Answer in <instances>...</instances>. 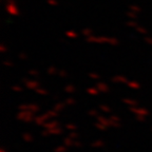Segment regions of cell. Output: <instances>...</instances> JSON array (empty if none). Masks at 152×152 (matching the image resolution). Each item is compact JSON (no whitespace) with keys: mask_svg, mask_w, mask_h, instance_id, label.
Here are the masks:
<instances>
[{"mask_svg":"<svg viewBox=\"0 0 152 152\" xmlns=\"http://www.w3.org/2000/svg\"><path fill=\"white\" fill-rule=\"evenodd\" d=\"M130 111L132 112V113H134L135 115H144V116H147L149 114V110L139 107H130Z\"/></svg>","mask_w":152,"mask_h":152,"instance_id":"cell-6","label":"cell"},{"mask_svg":"<svg viewBox=\"0 0 152 152\" xmlns=\"http://www.w3.org/2000/svg\"><path fill=\"white\" fill-rule=\"evenodd\" d=\"M39 110H40V107L37 104H33V103L29 104V111L33 112V113H37V112H39Z\"/></svg>","mask_w":152,"mask_h":152,"instance_id":"cell-14","label":"cell"},{"mask_svg":"<svg viewBox=\"0 0 152 152\" xmlns=\"http://www.w3.org/2000/svg\"><path fill=\"white\" fill-rule=\"evenodd\" d=\"M42 127H43L45 129H48V130L53 129V128H56V127H60V122H58V120H56V119H50V120H48Z\"/></svg>","mask_w":152,"mask_h":152,"instance_id":"cell-7","label":"cell"},{"mask_svg":"<svg viewBox=\"0 0 152 152\" xmlns=\"http://www.w3.org/2000/svg\"><path fill=\"white\" fill-rule=\"evenodd\" d=\"M82 146V144L80 143V141H74V147H76V148H80Z\"/></svg>","mask_w":152,"mask_h":152,"instance_id":"cell-49","label":"cell"},{"mask_svg":"<svg viewBox=\"0 0 152 152\" xmlns=\"http://www.w3.org/2000/svg\"><path fill=\"white\" fill-rule=\"evenodd\" d=\"M48 3L50 5H52V7H55V5L58 4V2H57V0H48Z\"/></svg>","mask_w":152,"mask_h":152,"instance_id":"cell-47","label":"cell"},{"mask_svg":"<svg viewBox=\"0 0 152 152\" xmlns=\"http://www.w3.org/2000/svg\"><path fill=\"white\" fill-rule=\"evenodd\" d=\"M95 127H96L98 130H101V131H105V130L107 129V127L105 126V125H103V124H100V122H98L95 124Z\"/></svg>","mask_w":152,"mask_h":152,"instance_id":"cell-33","label":"cell"},{"mask_svg":"<svg viewBox=\"0 0 152 152\" xmlns=\"http://www.w3.org/2000/svg\"><path fill=\"white\" fill-rule=\"evenodd\" d=\"M127 26H131V28H136L138 24L136 23V21H135V20H130V21H128V22H127Z\"/></svg>","mask_w":152,"mask_h":152,"instance_id":"cell-39","label":"cell"},{"mask_svg":"<svg viewBox=\"0 0 152 152\" xmlns=\"http://www.w3.org/2000/svg\"><path fill=\"white\" fill-rule=\"evenodd\" d=\"M110 120H111V119H110ZM111 127H113V128H118V127H120V124H119V122H116L111 120Z\"/></svg>","mask_w":152,"mask_h":152,"instance_id":"cell-48","label":"cell"},{"mask_svg":"<svg viewBox=\"0 0 152 152\" xmlns=\"http://www.w3.org/2000/svg\"><path fill=\"white\" fill-rule=\"evenodd\" d=\"M89 77L91 79H94V80H98L100 78V76L97 73H89Z\"/></svg>","mask_w":152,"mask_h":152,"instance_id":"cell-34","label":"cell"},{"mask_svg":"<svg viewBox=\"0 0 152 152\" xmlns=\"http://www.w3.org/2000/svg\"><path fill=\"white\" fill-rule=\"evenodd\" d=\"M19 58L21 60H26V58H28V55H26V53H23V52H21L20 54H19Z\"/></svg>","mask_w":152,"mask_h":152,"instance_id":"cell-46","label":"cell"},{"mask_svg":"<svg viewBox=\"0 0 152 152\" xmlns=\"http://www.w3.org/2000/svg\"><path fill=\"white\" fill-rule=\"evenodd\" d=\"M130 11L134 12V13H136V14H138V13H141V8L139 7H137V5H130L129 7Z\"/></svg>","mask_w":152,"mask_h":152,"instance_id":"cell-30","label":"cell"},{"mask_svg":"<svg viewBox=\"0 0 152 152\" xmlns=\"http://www.w3.org/2000/svg\"><path fill=\"white\" fill-rule=\"evenodd\" d=\"M145 41H146L148 45H152V37H145Z\"/></svg>","mask_w":152,"mask_h":152,"instance_id":"cell-50","label":"cell"},{"mask_svg":"<svg viewBox=\"0 0 152 152\" xmlns=\"http://www.w3.org/2000/svg\"><path fill=\"white\" fill-rule=\"evenodd\" d=\"M96 88L98 89V91L101 93H107V92H109V90H110L109 86H108L107 84H105V82H98L96 85Z\"/></svg>","mask_w":152,"mask_h":152,"instance_id":"cell-10","label":"cell"},{"mask_svg":"<svg viewBox=\"0 0 152 152\" xmlns=\"http://www.w3.org/2000/svg\"><path fill=\"white\" fill-rule=\"evenodd\" d=\"M104 141H101V139H97V141H94L92 143V144H91V146H92V147H94V148H100V147H103V146H104Z\"/></svg>","mask_w":152,"mask_h":152,"instance_id":"cell-20","label":"cell"},{"mask_svg":"<svg viewBox=\"0 0 152 152\" xmlns=\"http://www.w3.org/2000/svg\"><path fill=\"white\" fill-rule=\"evenodd\" d=\"M127 86L129 87L130 89H133V90H138L141 88V85L137 82H134V80H129L128 84H127Z\"/></svg>","mask_w":152,"mask_h":152,"instance_id":"cell-13","label":"cell"},{"mask_svg":"<svg viewBox=\"0 0 152 152\" xmlns=\"http://www.w3.org/2000/svg\"><path fill=\"white\" fill-rule=\"evenodd\" d=\"M135 30H136L137 33H139V34H147V30L141 26H137L136 28H135Z\"/></svg>","mask_w":152,"mask_h":152,"instance_id":"cell-29","label":"cell"},{"mask_svg":"<svg viewBox=\"0 0 152 152\" xmlns=\"http://www.w3.org/2000/svg\"><path fill=\"white\" fill-rule=\"evenodd\" d=\"M109 118L111 119V120H113V122H120V118H119L118 116H116V115H111Z\"/></svg>","mask_w":152,"mask_h":152,"instance_id":"cell-44","label":"cell"},{"mask_svg":"<svg viewBox=\"0 0 152 152\" xmlns=\"http://www.w3.org/2000/svg\"><path fill=\"white\" fill-rule=\"evenodd\" d=\"M29 74L31 76H34V77H39V72L37 70H30L29 71Z\"/></svg>","mask_w":152,"mask_h":152,"instance_id":"cell-36","label":"cell"},{"mask_svg":"<svg viewBox=\"0 0 152 152\" xmlns=\"http://www.w3.org/2000/svg\"><path fill=\"white\" fill-rule=\"evenodd\" d=\"M12 89H13V91H15V92H21V91H22V88H21L20 86H17V85L13 86Z\"/></svg>","mask_w":152,"mask_h":152,"instance_id":"cell-40","label":"cell"},{"mask_svg":"<svg viewBox=\"0 0 152 152\" xmlns=\"http://www.w3.org/2000/svg\"><path fill=\"white\" fill-rule=\"evenodd\" d=\"M122 103L128 105L129 107H137V105H138V101H137V100L131 99V98H124V99H122Z\"/></svg>","mask_w":152,"mask_h":152,"instance_id":"cell-11","label":"cell"},{"mask_svg":"<svg viewBox=\"0 0 152 152\" xmlns=\"http://www.w3.org/2000/svg\"><path fill=\"white\" fill-rule=\"evenodd\" d=\"M99 109L100 110H103L104 112H106V113H110V112L112 111L111 108L109 107V106H107V105H100Z\"/></svg>","mask_w":152,"mask_h":152,"instance_id":"cell-26","label":"cell"},{"mask_svg":"<svg viewBox=\"0 0 152 152\" xmlns=\"http://www.w3.org/2000/svg\"><path fill=\"white\" fill-rule=\"evenodd\" d=\"M35 92L37 93V94H39V95H47V94H48V91H47L45 89L40 88V87L35 90Z\"/></svg>","mask_w":152,"mask_h":152,"instance_id":"cell-27","label":"cell"},{"mask_svg":"<svg viewBox=\"0 0 152 152\" xmlns=\"http://www.w3.org/2000/svg\"><path fill=\"white\" fill-rule=\"evenodd\" d=\"M58 75H59L60 77H63V78L68 77L67 71H64V70H59V71H58Z\"/></svg>","mask_w":152,"mask_h":152,"instance_id":"cell-38","label":"cell"},{"mask_svg":"<svg viewBox=\"0 0 152 152\" xmlns=\"http://www.w3.org/2000/svg\"><path fill=\"white\" fill-rule=\"evenodd\" d=\"M136 120L137 122H144L146 120V116H144V115H136Z\"/></svg>","mask_w":152,"mask_h":152,"instance_id":"cell-42","label":"cell"},{"mask_svg":"<svg viewBox=\"0 0 152 152\" xmlns=\"http://www.w3.org/2000/svg\"><path fill=\"white\" fill-rule=\"evenodd\" d=\"M127 16H128L129 18L132 19V20H135V19L137 18V14L136 13H134V12H132V11L128 12V13H127Z\"/></svg>","mask_w":152,"mask_h":152,"instance_id":"cell-32","label":"cell"},{"mask_svg":"<svg viewBox=\"0 0 152 152\" xmlns=\"http://www.w3.org/2000/svg\"><path fill=\"white\" fill-rule=\"evenodd\" d=\"M68 136H70L71 138H72V139L76 141V139L78 138V134L76 133L75 131H72V132H70V133H69V135H68Z\"/></svg>","mask_w":152,"mask_h":152,"instance_id":"cell-37","label":"cell"},{"mask_svg":"<svg viewBox=\"0 0 152 152\" xmlns=\"http://www.w3.org/2000/svg\"><path fill=\"white\" fill-rule=\"evenodd\" d=\"M0 152H7V151H5L4 149H0Z\"/></svg>","mask_w":152,"mask_h":152,"instance_id":"cell-51","label":"cell"},{"mask_svg":"<svg viewBox=\"0 0 152 152\" xmlns=\"http://www.w3.org/2000/svg\"><path fill=\"white\" fill-rule=\"evenodd\" d=\"M22 138H23V141H26V143H31V141H33V139H34L33 135L30 133H23Z\"/></svg>","mask_w":152,"mask_h":152,"instance_id":"cell-19","label":"cell"},{"mask_svg":"<svg viewBox=\"0 0 152 152\" xmlns=\"http://www.w3.org/2000/svg\"><path fill=\"white\" fill-rule=\"evenodd\" d=\"M87 92L89 93L90 95H97L98 93H100L96 87H90V88L87 89Z\"/></svg>","mask_w":152,"mask_h":152,"instance_id":"cell-18","label":"cell"},{"mask_svg":"<svg viewBox=\"0 0 152 152\" xmlns=\"http://www.w3.org/2000/svg\"><path fill=\"white\" fill-rule=\"evenodd\" d=\"M112 82H115V84H126L127 85L129 79L124 75H115L112 77Z\"/></svg>","mask_w":152,"mask_h":152,"instance_id":"cell-8","label":"cell"},{"mask_svg":"<svg viewBox=\"0 0 152 152\" xmlns=\"http://www.w3.org/2000/svg\"><path fill=\"white\" fill-rule=\"evenodd\" d=\"M0 52H1V53H7V52H8V49H7V47H5V45H4V43H1V45H0Z\"/></svg>","mask_w":152,"mask_h":152,"instance_id":"cell-45","label":"cell"},{"mask_svg":"<svg viewBox=\"0 0 152 152\" xmlns=\"http://www.w3.org/2000/svg\"><path fill=\"white\" fill-rule=\"evenodd\" d=\"M18 110L19 111H26L29 110V104H21L18 106Z\"/></svg>","mask_w":152,"mask_h":152,"instance_id":"cell-31","label":"cell"},{"mask_svg":"<svg viewBox=\"0 0 152 152\" xmlns=\"http://www.w3.org/2000/svg\"><path fill=\"white\" fill-rule=\"evenodd\" d=\"M48 74L49 75H55V74H58V71L56 69L55 67H49L48 69Z\"/></svg>","mask_w":152,"mask_h":152,"instance_id":"cell-24","label":"cell"},{"mask_svg":"<svg viewBox=\"0 0 152 152\" xmlns=\"http://www.w3.org/2000/svg\"><path fill=\"white\" fill-rule=\"evenodd\" d=\"M48 120H50V117L48 116L47 113H45V114H41V115H39V116H35L34 122H35L37 126H43Z\"/></svg>","mask_w":152,"mask_h":152,"instance_id":"cell-5","label":"cell"},{"mask_svg":"<svg viewBox=\"0 0 152 152\" xmlns=\"http://www.w3.org/2000/svg\"><path fill=\"white\" fill-rule=\"evenodd\" d=\"M64 128L67 130H69L70 132H72V131H75V130L77 129V126L74 125V124H67V125L64 126Z\"/></svg>","mask_w":152,"mask_h":152,"instance_id":"cell-23","label":"cell"},{"mask_svg":"<svg viewBox=\"0 0 152 152\" xmlns=\"http://www.w3.org/2000/svg\"><path fill=\"white\" fill-rule=\"evenodd\" d=\"M66 150H67V147L63 145V146H58V147H56L55 152H66Z\"/></svg>","mask_w":152,"mask_h":152,"instance_id":"cell-35","label":"cell"},{"mask_svg":"<svg viewBox=\"0 0 152 152\" xmlns=\"http://www.w3.org/2000/svg\"><path fill=\"white\" fill-rule=\"evenodd\" d=\"M5 3V10L8 12L9 15L11 16H18L19 15V10L16 5L15 0H4Z\"/></svg>","mask_w":152,"mask_h":152,"instance_id":"cell-2","label":"cell"},{"mask_svg":"<svg viewBox=\"0 0 152 152\" xmlns=\"http://www.w3.org/2000/svg\"><path fill=\"white\" fill-rule=\"evenodd\" d=\"M89 115H90V116L97 117V116H98V112H97V110H94V109H92V110H90V111H89Z\"/></svg>","mask_w":152,"mask_h":152,"instance_id":"cell-41","label":"cell"},{"mask_svg":"<svg viewBox=\"0 0 152 152\" xmlns=\"http://www.w3.org/2000/svg\"><path fill=\"white\" fill-rule=\"evenodd\" d=\"M64 106H66V104L64 103H61V101H58V103H56L55 106H54V110H55L56 112H58L59 113L60 111H63V108H64Z\"/></svg>","mask_w":152,"mask_h":152,"instance_id":"cell-15","label":"cell"},{"mask_svg":"<svg viewBox=\"0 0 152 152\" xmlns=\"http://www.w3.org/2000/svg\"><path fill=\"white\" fill-rule=\"evenodd\" d=\"M64 104H66V106H73V105L76 104V100L74 98H72V97H70V98H67V99L64 100Z\"/></svg>","mask_w":152,"mask_h":152,"instance_id":"cell-25","label":"cell"},{"mask_svg":"<svg viewBox=\"0 0 152 152\" xmlns=\"http://www.w3.org/2000/svg\"><path fill=\"white\" fill-rule=\"evenodd\" d=\"M3 64L5 66V67H8V68H11L13 67V63H12L11 60H9V59H5L3 61Z\"/></svg>","mask_w":152,"mask_h":152,"instance_id":"cell-43","label":"cell"},{"mask_svg":"<svg viewBox=\"0 0 152 152\" xmlns=\"http://www.w3.org/2000/svg\"><path fill=\"white\" fill-rule=\"evenodd\" d=\"M88 42L91 43H108L111 45H118L119 41L117 38L115 37H107V36H95L92 35L90 37L86 38Z\"/></svg>","mask_w":152,"mask_h":152,"instance_id":"cell-1","label":"cell"},{"mask_svg":"<svg viewBox=\"0 0 152 152\" xmlns=\"http://www.w3.org/2000/svg\"><path fill=\"white\" fill-rule=\"evenodd\" d=\"M66 36L69 38H76L77 37V34L74 31H68V32H66Z\"/></svg>","mask_w":152,"mask_h":152,"instance_id":"cell-28","label":"cell"},{"mask_svg":"<svg viewBox=\"0 0 152 152\" xmlns=\"http://www.w3.org/2000/svg\"><path fill=\"white\" fill-rule=\"evenodd\" d=\"M23 84L26 86V88L30 90H36L37 88H39L40 86V82H37V80H32V79H28V78H24L23 79Z\"/></svg>","mask_w":152,"mask_h":152,"instance_id":"cell-4","label":"cell"},{"mask_svg":"<svg viewBox=\"0 0 152 152\" xmlns=\"http://www.w3.org/2000/svg\"><path fill=\"white\" fill-rule=\"evenodd\" d=\"M82 33L86 38H88V37H90V36H92L93 35V31L91 30V29H89V28H87V29H84V30H82Z\"/></svg>","mask_w":152,"mask_h":152,"instance_id":"cell-21","label":"cell"},{"mask_svg":"<svg viewBox=\"0 0 152 152\" xmlns=\"http://www.w3.org/2000/svg\"><path fill=\"white\" fill-rule=\"evenodd\" d=\"M63 144L66 147H71V146H74V139H72L70 136L64 137L63 138Z\"/></svg>","mask_w":152,"mask_h":152,"instance_id":"cell-16","label":"cell"},{"mask_svg":"<svg viewBox=\"0 0 152 152\" xmlns=\"http://www.w3.org/2000/svg\"><path fill=\"white\" fill-rule=\"evenodd\" d=\"M34 114L35 113L29 111V110H26V111H19V113L17 114V119H19V120H21L23 122H34V119H35Z\"/></svg>","mask_w":152,"mask_h":152,"instance_id":"cell-3","label":"cell"},{"mask_svg":"<svg viewBox=\"0 0 152 152\" xmlns=\"http://www.w3.org/2000/svg\"><path fill=\"white\" fill-rule=\"evenodd\" d=\"M48 132L49 135H59V134H63V129L60 127H56V128H53V129H49Z\"/></svg>","mask_w":152,"mask_h":152,"instance_id":"cell-12","label":"cell"},{"mask_svg":"<svg viewBox=\"0 0 152 152\" xmlns=\"http://www.w3.org/2000/svg\"><path fill=\"white\" fill-rule=\"evenodd\" d=\"M96 118H97V122L105 125L107 128L108 127H111V120H110V118H106L105 116H100V115H98Z\"/></svg>","mask_w":152,"mask_h":152,"instance_id":"cell-9","label":"cell"},{"mask_svg":"<svg viewBox=\"0 0 152 152\" xmlns=\"http://www.w3.org/2000/svg\"><path fill=\"white\" fill-rule=\"evenodd\" d=\"M45 113L48 114V116L50 117V119L55 118V117H57V115H58V112H56L54 109H53V110H48V111L45 112Z\"/></svg>","mask_w":152,"mask_h":152,"instance_id":"cell-22","label":"cell"},{"mask_svg":"<svg viewBox=\"0 0 152 152\" xmlns=\"http://www.w3.org/2000/svg\"><path fill=\"white\" fill-rule=\"evenodd\" d=\"M64 91H66L67 93H70V94H72V93H74L75 91H76V88H75L74 85L70 84V85H67L66 87H64Z\"/></svg>","mask_w":152,"mask_h":152,"instance_id":"cell-17","label":"cell"}]
</instances>
